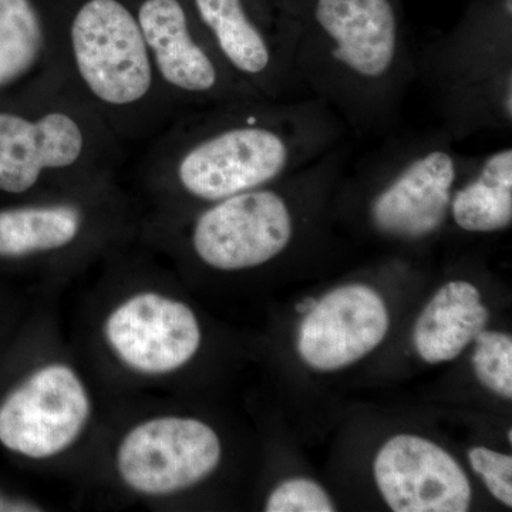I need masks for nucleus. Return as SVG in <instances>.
Listing matches in <instances>:
<instances>
[{
  "label": "nucleus",
  "instance_id": "f8f14e48",
  "mask_svg": "<svg viewBox=\"0 0 512 512\" xmlns=\"http://www.w3.org/2000/svg\"><path fill=\"white\" fill-rule=\"evenodd\" d=\"M100 339L107 355L128 375L165 380L200 353L202 329L188 303L146 286L109 306L101 319Z\"/></svg>",
  "mask_w": 512,
  "mask_h": 512
},
{
  "label": "nucleus",
  "instance_id": "20e7f679",
  "mask_svg": "<svg viewBox=\"0 0 512 512\" xmlns=\"http://www.w3.org/2000/svg\"><path fill=\"white\" fill-rule=\"evenodd\" d=\"M123 144L64 83L0 99V195L36 200L116 180Z\"/></svg>",
  "mask_w": 512,
  "mask_h": 512
},
{
  "label": "nucleus",
  "instance_id": "f257e3e1",
  "mask_svg": "<svg viewBox=\"0 0 512 512\" xmlns=\"http://www.w3.org/2000/svg\"><path fill=\"white\" fill-rule=\"evenodd\" d=\"M346 133L313 97L215 104L181 114L154 137L141 178L158 211H191L298 173Z\"/></svg>",
  "mask_w": 512,
  "mask_h": 512
},
{
  "label": "nucleus",
  "instance_id": "6ab92c4d",
  "mask_svg": "<svg viewBox=\"0 0 512 512\" xmlns=\"http://www.w3.org/2000/svg\"><path fill=\"white\" fill-rule=\"evenodd\" d=\"M474 372L491 392L511 400L512 339L505 333L481 330L474 339Z\"/></svg>",
  "mask_w": 512,
  "mask_h": 512
},
{
  "label": "nucleus",
  "instance_id": "f3484780",
  "mask_svg": "<svg viewBox=\"0 0 512 512\" xmlns=\"http://www.w3.org/2000/svg\"><path fill=\"white\" fill-rule=\"evenodd\" d=\"M488 322L480 291L467 281L441 286L414 326V348L424 362H450L461 355Z\"/></svg>",
  "mask_w": 512,
  "mask_h": 512
},
{
  "label": "nucleus",
  "instance_id": "6e6552de",
  "mask_svg": "<svg viewBox=\"0 0 512 512\" xmlns=\"http://www.w3.org/2000/svg\"><path fill=\"white\" fill-rule=\"evenodd\" d=\"M96 414L83 373L70 360L46 357L0 402V444L30 461H55L82 443Z\"/></svg>",
  "mask_w": 512,
  "mask_h": 512
},
{
  "label": "nucleus",
  "instance_id": "9b49d317",
  "mask_svg": "<svg viewBox=\"0 0 512 512\" xmlns=\"http://www.w3.org/2000/svg\"><path fill=\"white\" fill-rule=\"evenodd\" d=\"M134 10L158 80L180 116L259 99L221 62L185 0H138Z\"/></svg>",
  "mask_w": 512,
  "mask_h": 512
},
{
  "label": "nucleus",
  "instance_id": "7ed1b4c3",
  "mask_svg": "<svg viewBox=\"0 0 512 512\" xmlns=\"http://www.w3.org/2000/svg\"><path fill=\"white\" fill-rule=\"evenodd\" d=\"M46 20L63 83L123 143L151 140L180 116L124 0H82L66 19Z\"/></svg>",
  "mask_w": 512,
  "mask_h": 512
},
{
  "label": "nucleus",
  "instance_id": "0eeeda50",
  "mask_svg": "<svg viewBox=\"0 0 512 512\" xmlns=\"http://www.w3.org/2000/svg\"><path fill=\"white\" fill-rule=\"evenodd\" d=\"M470 156L439 127L384 148L367 174L366 217L383 237L419 242L439 234Z\"/></svg>",
  "mask_w": 512,
  "mask_h": 512
},
{
  "label": "nucleus",
  "instance_id": "1a4fd4ad",
  "mask_svg": "<svg viewBox=\"0 0 512 512\" xmlns=\"http://www.w3.org/2000/svg\"><path fill=\"white\" fill-rule=\"evenodd\" d=\"M221 461L217 431L181 414H154L136 421L113 451L114 476L121 487L146 500H165L197 487Z\"/></svg>",
  "mask_w": 512,
  "mask_h": 512
},
{
  "label": "nucleus",
  "instance_id": "b1692460",
  "mask_svg": "<svg viewBox=\"0 0 512 512\" xmlns=\"http://www.w3.org/2000/svg\"><path fill=\"white\" fill-rule=\"evenodd\" d=\"M508 440L512 443V430H508Z\"/></svg>",
  "mask_w": 512,
  "mask_h": 512
},
{
  "label": "nucleus",
  "instance_id": "2eb2a0df",
  "mask_svg": "<svg viewBox=\"0 0 512 512\" xmlns=\"http://www.w3.org/2000/svg\"><path fill=\"white\" fill-rule=\"evenodd\" d=\"M512 0H500L464 20L460 28L424 50L417 73L437 92L481 82L512 70Z\"/></svg>",
  "mask_w": 512,
  "mask_h": 512
},
{
  "label": "nucleus",
  "instance_id": "aec40b11",
  "mask_svg": "<svg viewBox=\"0 0 512 512\" xmlns=\"http://www.w3.org/2000/svg\"><path fill=\"white\" fill-rule=\"evenodd\" d=\"M335 504L316 481L292 478L272 491L266 501L268 512H333Z\"/></svg>",
  "mask_w": 512,
  "mask_h": 512
},
{
  "label": "nucleus",
  "instance_id": "f03ea898",
  "mask_svg": "<svg viewBox=\"0 0 512 512\" xmlns=\"http://www.w3.org/2000/svg\"><path fill=\"white\" fill-rule=\"evenodd\" d=\"M284 8L306 96L360 136L396 126L419 74L396 0H288Z\"/></svg>",
  "mask_w": 512,
  "mask_h": 512
},
{
  "label": "nucleus",
  "instance_id": "4be33fe9",
  "mask_svg": "<svg viewBox=\"0 0 512 512\" xmlns=\"http://www.w3.org/2000/svg\"><path fill=\"white\" fill-rule=\"evenodd\" d=\"M45 511L42 504L29 498L16 497L0 491V512H37Z\"/></svg>",
  "mask_w": 512,
  "mask_h": 512
},
{
  "label": "nucleus",
  "instance_id": "9d476101",
  "mask_svg": "<svg viewBox=\"0 0 512 512\" xmlns=\"http://www.w3.org/2000/svg\"><path fill=\"white\" fill-rule=\"evenodd\" d=\"M192 12L232 76L259 99H305L284 6L278 13L249 0H191Z\"/></svg>",
  "mask_w": 512,
  "mask_h": 512
},
{
  "label": "nucleus",
  "instance_id": "dca6fc26",
  "mask_svg": "<svg viewBox=\"0 0 512 512\" xmlns=\"http://www.w3.org/2000/svg\"><path fill=\"white\" fill-rule=\"evenodd\" d=\"M63 83L45 15L33 0H0V99Z\"/></svg>",
  "mask_w": 512,
  "mask_h": 512
},
{
  "label": "nucleus",
  "instance_id": "ddd939ff",
  "mask_svg": "<svg viewBox=\"0 0 512 512\" xmlns=\"http://www.w3.org/2000/svg\"><path fill=\"white\" fill-rule=\"evenodd\" d=\"M375 480L394 512H466L471 485L456 458L433 441L392 437L377 453Z\"/></svg>",
  "mask_w": 512,
  "mask_h": 512
},
{
  "label": "nucleus",
  "instance_id": "4468645a",
  "mask_svg": "<svg viewBox=\"0 0 512 512\" xmlns=\"http://www.w3.org/2000/svg\"><path fill=\"white\" fill-rule=\"evenodd\" d=\"M389 326L386 303L375 289L363 284L339 286L306 312L298 352L312 369H343L373 352Z\"/></svg>",
  "mask_w": 512,
  "mask_h": 512
},
{
  "label": "nucleus",
  "instance_id": "5701e85b",
  "mask_svg": "<svg viewBox=\"0 0 512 512\" xmlns=\"http://www.w3.org/2000/svg\"><path fill=\"white\" fill-rule=\"evenodd\" d=\"M315 302L316 301H313V299H305V301L299 303V305L296 306V309H298L299 313H306L311 311L313 305H315Z\"/></svg>",
  "mask_w": 512,
  "mask_h": 512
},
{
  "label": "nucleus",
  "instance_id": "a211bd4d",
  "mask_svg": "<svg viewBox=\"0 0 512 512\" xmlns=\"http://www.w3.org/2000/svg\"><path fill=\"white\" fill-rule=\"evenodd\" d=\"M448 218L471 234H491L511 227V146L471 158L454 188Z\"/></svg>",
  "mask_w": 512,
  "mask_h": 512
},
{
  "label": "nucleus",
  "instance_id": "423d86ee",
  "mask_svg": "<svg viewBox=\"0 0 512 512\" xmlns=\"http://www.w3.org/2000/svg\"><path fill=\"white\" fill-rule=\"evenodd\" d=\"M133 231L130 202L116 178L0 208V259L62 268L113 251Z\"/></svg>",
  "mask_w": 512,
  "mask_h": 512
},
{
  "label": "nucleus",
  "instance_id": "39448f33",
  "mask_svg": "<svg viewBox=\"0 0 512 512\" xmlns=\"http://www.w3.org/2000/svg\"><path fill=\"white\" fill-rule=\"evenodd\" d=\"M306 168L195 210L158 211L148 222L147 234L161 248L190 256L212 271L235 274L261 268L284 255L295 241L298 211L293 200Z\"/></svg>",
  "mask_w": 512,
  "mask_h": 512
},
{
  "label": "nucleus",
  "instance_id": "412c9836",
  "mask_svg": "<svg viewBox=\"0 0 512 512\" xmlns=\"http://www.w3.org/2000/svg\"><path fill=\"white\" fill-rule=\"evenodd\" d=\"M471 467L498 501L512 507V457L485 447L468 451Z\"/></svg>",
  "mask_w": 512,
  "mask_h": 512
}]
</instances>
